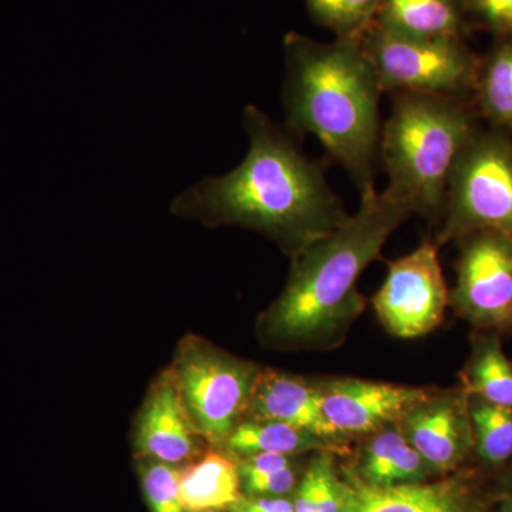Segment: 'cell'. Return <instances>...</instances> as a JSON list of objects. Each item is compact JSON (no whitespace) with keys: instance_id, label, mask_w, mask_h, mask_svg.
I'll use <instances>...</instances> for the list:
<instances>
[{"instance_id":"obj_1","label":"cell","mask_w":512,"mask_h":512,"mask_svg":"<svg viewBox=\"0 0 512 512\" xmlns=\"http://www.w3.org/2000/svg\"><path fill=\"white\" fill-rule=\"evenodd\" d=\"M247 157L224 177L205 178L178 195L174 214L207 227L237 225L275 241L289 256L349 220L318 161L255 106L244 111Z\"/></svg>"},{"instance_id":"obj_2","label":"cell","mask_w":512,"mask_h":512,"mask_svg":"<svg viewBox=\"0 0 512 512\" xmlns=\"http://www.w3.org/2000/svg\"><path fill=\"white\" fill-rule=\"evenodd\" d=\"M360 195L355 215L293 256L284 292L259 319L262 342L278 349L330 350L365 311L360 275L414 211L387 190L372 187Z\"/></svg>"},{"instance_id":"obj_3","label":"cell","mask_w":512,"mask_h":512,"mask_svg":"<svg viewBox=\"0 0 512 512\" xmlns=\"http://www.w3.org/2000/svg\"><path fill=\"white\" fill-rule=\"evenodd\" d=\"M284 107L293 136L311 134L342 165L360 194L375 187L383 90L360 39L325 43L289 32Z\"/></svg>"},{"instance_id":"obj_4","label":"cell","mask_w":512,"mask_h":512,"mask_svg":"<svg viewBox=\"0 0 512 512\" xmlns=\"http://www.w3.org/2000/svg\"><path fill=\"white\" fill-rule=\"evenodd\" d=\"M382 127L380 158L389 177L387 191L414 214L439 218L448 178L463 148L478 130L477 111L467 100L437 94L393 93Z\"/></svg>"},{"instance_id":"obj_5","label":"cell","mask_w":512,"mask_h":512,"mask_svg":"<svg viewBox=\"0 0 512 512\" xmlns=\"http://www.w3.org/2000/svg\"><path fill=\"white\" fill-rule=\"evenodd\" d=\"M168 370L201 439L224 450L247 417L261 367L190 335L181 340Z\"/></svg>"},{"instance_id":"obj_6","label":"cell","mask_w":512,"mask_h":512,"mask_svg":"<svg viewBox=\"0 0 512 512\" xmlns=\"http://www.w3.org/2000/svg\"><path fill=\"white\" fill-rule=\"evenodd\" d=\"M480 231L512 239V136L495 128H478L458 156L433 239L440 248Z\"/></svg>"},{"instance_id":"obj_7","label":"cell","mask_w":512,"mask_h":512,"mask_svg":"<svg viewBox=\"0 0 512 512\" xmlns=\"http://www.w3.org/2000/svg\"><path fill=\"white\" fill-rule=\"evenodd\" d=\"M383 93L473 97L480 57L460 37H413L373 23L360 37ZM468 101V100H467Z\"/></svg>"},{"instance_id":"obj_8","label":"cell","mask_w":512,"mask_h":512,"mask_svg":"<svg viewBox=\"0 0 512 512\" xmlns=\"http://www.w3.org/2000/svg\"><path fill=\"white\" fill-rule=\"evenodd\" d=\"M457 281L448 306L476 330H512V239L480 231L460 239Z\"/></svg>"},{"instance_id":"obj_9","label":"cell","mask_w":512,"mask_h":512,"mask_svg":"<svg viewBox=\"0 0 512 512\" xmlns=\"http://www.w3.org/2000/svg\"><path fill=\"white\" fill-rule=\"evenodd\" d=\"M448 289L434 239L387 264V276L373 296L380 323L396 338L429 335L443 322Z\"/></svg>"},{"instance_id":"obj_10","label":"cell","mask_w":512,"mask_h":512,"mask_svg":"<svg viewBox=\"0 0 512 512\" xmlns=\"http://www.w3.org/2000/svg\"><path fill=\"white\" fill-rule=\"evenodd\" d=\"M318 386L323 419L340 443L400 424L436 390L359 379L325 380Z\"/></svg>"},{"instance_id":"obj_11","label":"cell","mask_w":512,"mask_h":512,"mask_svg":"<svg viewBox=\"0 0 512 512\" xmlns=\"http://www.w3.org/2000/svg\"><path fill=\"white\" fill-rule=\"evenodd\" d=\"M342 483V512H490V493L476 470L393 487L363 483L356 473Z\"/></svg>"},{"instance_id":"obj_12","label":"cell","mask_w":512,"mask_h":512,"mask_svg":"<svg viewBox=\"0 0 512 512\" xmlns=\"http://www.w3.org/2000/svg\"><path fill=\"white\" fill-rule=\"evenodd\" d=\"M399 427L437 476L456 473L473 458L470 396L461 384L434 390L400 421Z\"/></svg>"},{"instance_id":"obj_13","label":"cell","mask_w":512,"mask_h":512,"mask_svg":"<svg viewBox=\"0 0 512 512\" xmlns=\"http://www.w3.org/2000/svg\"><path fill=\"white\" fill-rule=\"evenodd\" d=\"M198 431L185 410L170 370L154 380L137 414L134 447L141 458L178 466L202 454Z\"/></svg>"},{"instance_id":"obj_14","label":"cell","mask_w":512,"mask_h":512,"mask_svg":"<svg viewBox=\"0 0 512 512\" xmlns=\"http://www.w3.org/2000/svg\"><path fill=\"white\" fill-rule=\"evenodd\" d=\"M245 419L278 421L336 441L322 416L318 383L272 369H262Z\"/></svg>"},{"instance_id":"obj_15","label":"cell","mask_w":512,"mask_h":512,"mask_svg":"<svg viewBox=\"0 0 512 512\" xmlns=\"http://www.w3.org/2000/svg\"><path fill=\"white\" fill-rule=\"evenodd\" d=\"M375 25L413 37L466 39L471 30L463 0H380Z\"/></svg>"},{"instance_id":"obj_16","label":"cell","mask_w":512,"mask_h":512,"mask_svg":"<svg viewBox=\"0 0 512 512\" xmlns=\"http://www.w3.org/2000/svg\"><path fill=\"white\" fill-rule=\"evenodd\" d=\"M356 476L376 487H393L423 483L437 474L396 424L367 436Z\"/></svg>"},{"instance_id":"obj_17","label":"cell","mask_w":512,"mask_h":512,"mask_svg":"<svg viewBox=\"0 0 512 512\" xmlns=\"http://www.w3.org/2000/svg\"><path fill=\"white\" fill-rule=\"evenodd\" d=\"M237 461L210 448L181 470L180 495L185 512L227 510L241 497Z\"/></svg>"},{"instance_id":"obj_18","label":"cell","mask_w":512,"mask_h":512,"mask_svg":"<svg viewBox=\"0 0 512 512\" xmlns=\"http://www.w3.org/2000/svg\"><path fill=\"white\" fill-rule=\"evenodd\" d=\"M345 446V443L323 439L311 431L278 421L245 419L232 431L224 451L234 458L256 453L284 454L291 457L311 451L339 453Z\"/></svg>"},{"instance_id":"obj_19","label":"cell","mask_w":512,"mask_h":512,"mask_svg":"<svg viewBox=\"0 0 512 512\" xmlns=\"http://www.w3.org/2000/svg\"><path fill=\"white\" fill-rule=\"evenodd\" d=\"M500 333L477 330L461 372V386L470 396L512 410V360L505 355Z\"/></svg>"},{"instance_id":"obj_20","label":"cell","mask_w":512,"mask_h":512,"mask_svg":"<svg viewBox=\"0 0 512 512\" xmlns=\"http://www.w3.org/2000/svg\"><path fill=\"white\" fill-rule=\"evenodd\" d=\"M474 109L491 128L512 136V40H495V45L480 57Z\"/></svg>"},{"instance_id":"obj_21","label":"cell","mask_w":512,"mask_h":512,"mask_svg":"<svg viewBox=\"0 0 512 512\" xmlns=\"http://www.w3.org/2000/svg\"><path fill=\"white\" fill-rule=\"evenodd\" d=\"M470 417L473 458L481 470L500 473L512 463V410L470 396Z\"/></svg>"},{"instance_id":"obj_22","label":"cell","mask_w":512,"mask_h":512,"mask_svg":"<svg viewBox=\"0 0 512 512\" xmlns=\"http://www.w3.org/2000/svg\"><path fill=\"white\" fill-rule=\"evenodd\" d=\"M332 453H318L296 487L295 512H342L343 483L333 468Z\"/></svg>"},{"instance_id":"obj_23","label":"cell","mask_w":512,"mask_h":512,"mask_svg":"<svg viewBox=\"0 0 512 512\" xmlns=\"http://www.w3.org/2000/svg\"><path fill=\"white\" fill-rule=\"evenodd\" d=\"M380 0H305L309 15L336 39H360L375 23Z\"/></svg>"},{"instance_id":"obj_24","label":"cell","mask_w":512,"mask_h":512,"mask_svg":"<svg viewBox=\"0 0 512 512\" xmlns=\"http://www.w3.org/2000/svg\"><path fill=\"white\" fill-rule=\"evenodd\" d=\"M181 468L143 458L141 485L151 512H185L180 495Z\"/></svg>"},{"instance_id":"obj_25","label":"cell","mask_w":512,"mask_h":512,"mask_svg":"<svg viewBox=\"0 0 512 512\" xmlns=\"http://www.w3.org/2000/svg\"><path fill=\"white\" fill-rule=\"evenodd\" d=\"M468 18L495 37L512 40V0H463Z\"/></svg>"},{"instance_id":"obj_26","label":"cell","mask_w":512,"mask_h":512,"mask_svg":"<svg viewBox=\"0 0 512 512\" xmlns=\"http://www.w3.org/2000/svg\"><path fill=\"white\" fill-rule=\"evenodd\" d=\"M247 495H264V497H285L298 487L293 467L275 473L262 474V476L241 478Z\"/></svg>"},{"instance_id":"obj_27","label":"cell","mask_w":512,"mask_h":512,"mask_svg":"<svg viewBox=\"0 0 512 512\" xmlns=\"http://www.w3.org/2000/svg\"><path fill=\"white\" fill-rule=\"evenodd\" d=\"M231 512H295L293 501L286 497H264V495H241L231 507Z\"/></svg>"},{"instance_id":"obj_28","label":"cell","mask_w":512,"mask_h":512,"mask_svg":"<svg viewBox=\"0 0 512 512\" xmlns=\"http://www.w3.org/2000/svg\"><path fill=\"white\" fill-rule=\"evenodd\" d=\"M490 512H512V463L500 471L497 487L490 493Z\"/></svg>"}]
</instances>
